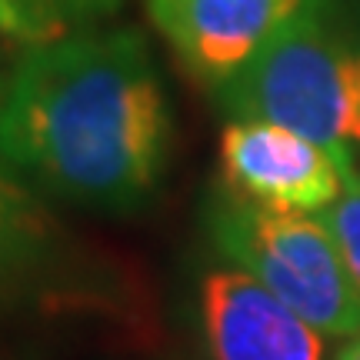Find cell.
Here are the masks:
<instances>
[{
  "instance_id": "obj_1",
  "label": "cell",
  "mask_w": 360,
  "mask_h": 360,
  "mask_svg": "<svg viewBox=\"0 0 360 360\" xmlns=\"http://www.w3.org/2000/svg\"><path fill=\"white\" fill-rule=\"evenodd\" d=\"M170 137L167 90L127 27L37 47L0 101L4 167L84 207H141L167 170Z\"/></svg>"
},
{
  "instance_id": "obj_2",
  "label": "cell",
  "mask_w": 360,
  "mask_h": 360,
  "mask_svg": "<svg viewBox=\"0 0 360 360\" xmlns=\"http://www.w3.org/2000/svg\"><path fill=\"white\" fill-rule=\"evenodd\" d=\"M217 97L231 120H267L327 147L344 180L360 167V53L321 17V4L294 17Z\"/></svg>"
},
{
  "instance_id": "obj_3",
  "label": "cell",
  "mask_w": 360,
  "mask_h": 360,
  "mask_svg": "<svg viewBox=\"0 0 360 360\" xmlns=\"http://www.w3.org/2000/svg\"><path fill=\"white\" fill-rule=\"evenodd\" d=\"M210 233L233 267L334 340L360 334V290L334 237L314 214H283L224 193L210 207Z\"/></svg>"
},
{
  "instance_id": "obj_4",
  "label": "cell",
  "mask_w": 360,
  "mask_h": 360,
  "mask_svg": "<svg viewBox=\"0 0 360 360\" xmlns=\"http://www.w3.org/2000/svg\"><path fill=\"white\" fill-rule=\"evenodd\" d=\"M231 193L283 214H321L344 191V170L321 143L267 120H231L220 134Z\"/></svg>"
},
{
  "instance_id": "obj_5",
  "label": "cell",
  "mask_w": 360,
  "mask_h": 360,
  "mask_svg": "<svg viewBox=\"0 0 360 360\" xmlns=\"http://www.w3.org/2000/svg\"><path fill=\"white\" fill-rule=\"evenodd\" d=\"M317 0H143L184 70L217 90Z\"/></svg>"
},
{
  "instance_id": "obj_6",
  "label": "cell",
  "mask_w": 360,
  "mask_h": 360,
  "mask_svg": "<svg viewBox=\"0 0 360 360\" xmlns=\"http://www.w3.org/2000/svg\"><path fill=\"white\" fill-rule=\"evenodd\" d=\"M200 321L214 360H327L330 337L240 267L204 277Z\"/></svg>"
},
{
  "instance_id": "obj_7",
  "label": "cell",
  "mask_w": 360,
  "mask_h": 360,
  "mask_svg": "<svg viewBox=\"0 0 360 360\" xmlns=\"http://www.w3.org/2000/svg\"><path fill=\"white\" fill-rule=\"evenodd\" d=\"M120 0H0V101L30 53L74 30H87Z\"/></svg>"
},
{
  "instance_id": "obj_8",
  "label": "cell",
  "mask_w": 360,
  "mask_h": 360,
  "mask_svg": "<svg viewBox=\"0 0 360 360\" xmlns=\"http://www.w3.org/2000/svg\"><path fill=\"white\" fill-rule=\"evenodd\" d=\"M51 244V220L37 197L0 170V281L24 274Z\"/></svg>"
},
{
  "instance_id": "obj_9",
  "label": "cell",
  "mask_w": 360,
  "mask_h": 360,
  "mask_svg": "<svg viewBox=\"0 0 360 360\" xmlns=\"http://www.w3.org/2000/svg\"><path fill=\"white\" fill-rule=\"evenodd\" d=\"M314 217L321 220L327 233L334 237L350 281L360 290V167L344 180V191H340L334 204L321 210V214H314Z\"/></svg>"
},
{
  "instance_id": "obj_10",
  "label": "cell",
  "mask_w": 360,
  "mask_h": 360,
  "mask_svg": "<svg viewBox=\"0 0 360 360\" xmlns=\"http://www.w3.org/2000/svg\"><path fill=\"white\" fill-rule=\"evenodd\" d=\"M334 360H360V334H357V337H350L347 344L340 347V354H337Z\"/></svg>"
}]
</instances>
